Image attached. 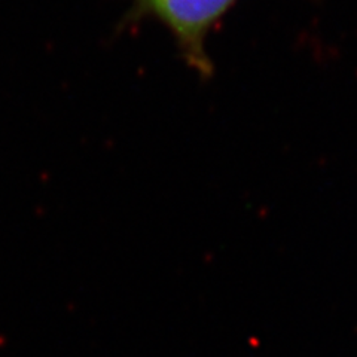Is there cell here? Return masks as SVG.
Listing matches in <instances>:
<instances>
[{"label":"cell","instance_id":"cell-1","mask_svg":"<svg viewBox=\"0 0 357 357\" xmlns=\"http://www.w3.org/2000/svg\"><path fill=\"white\" fill-rule=\"evenodd\" d=\"M238 0H132L124 26L158 20L172 33L182 60L203 79L215 73L206 50L208 33Z\"/></svg>","mask_w":357,"mask_h":357}]
</instances>
